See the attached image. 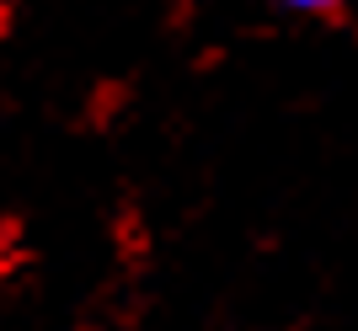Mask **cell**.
Masks as SVG:
<instances>
[{
  "label": "cell",
  "instance_id": "cell-1",
  "mask_svg": "<svg viewBox=\"0 0 358 331\" xmlns=\"http://www.w3.org/2000/svg\"><path fill=\"white\" fill-rule=\"evenodd\" d=\"M289 11H299V16H327V11H337L343 0H284Z\"/></svg>",
  "mask_w": 358,
  "mask_h": 331
}]
</instances>
